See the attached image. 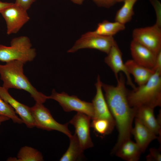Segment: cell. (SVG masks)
<instances>
[{
  "label": "cell",
  "instance_id": "18",
  "mask_svg": "<svg viewBox=\"0 0 161 161\" xmlns=\"http://www.w3.org/2000/svg\"><path fill=\"white\" fill-rule=\"evenodd\" d=\"M118 157L127 161H138L142 153L138 145L131 139L124 142L114 153Z\"/></svg>",
  "mask_w": 161,
  "mask_h": 161
},
{
  "label": "cell",
  "instance_id": "15",
  "mask_svg": "<svg viewBox=\"0 0 161 161\" xmlns=\"http://www.w3.org/2000/svg\"><path fill=\"white\" fill-rule=\"evenodd\" d=\"M136 109L135 118L137 119L156 135H159L158 140L161 137V112L155 118L154 112V108L142 106Z\"/></svg>",
  "mask_w": 161,
  "mask_h": 161
},
{
  "label": "cell",
  "instance_id": "3",
  "mask_svg": "<svg viewBox=\"0 0 161 161\" xmlns=\"http://www.w3.org/2000/svg\"><path fill=\"white\" fill-rule=\"evenodd\" d=\"M127 98L130 106L134 108L161 106V72H155L146 83L128 91Z\"/></svg>",
  "mask_w": 161,
  "mask_h": 161
},
{
  "label": "cell",
  "instance_id": "11",
  "mask_svg": "<svg viewBox=\"0 0 161 161\" xmlns=\"http://www.w3.org/2000/svg\"><path fill=\"white\" fill-rule=\"evenodd\" d=\"M104 61L113 72L117 80L118 78L119 73L122 72L126 77V83L133 89L136 87L123 61L122 53L116 41L107 54Z\"/></svg>",
  "mask_w": 161,
  "mask_h": 161
},
{
  "label": "cell",
  "instance_id": "14",
  "mask_svg": "<svg viewBox=\"0 0 161 161\" xmlns=\"http://www.w3.org/2000/svg\"><path fill=\"white\" fill-rule=\"evenodd\" d=\"M130 50L132 59L136 63L151 69L154 67L157 54L133 40L131 43Z\"/></svg>",
  "mask_w": 161,
  "mask_h": 161
},
{
  "label": "cell",
  "instance_id": "13",
  "mask_svg": "<svg viewBox=\"0 0 161 161\" xmlns=\"http://www.w3.org/2000/svg\"><path fill=\"white\" fill-rule=\"evenodd\" d=\"M8 90L0 86V97L13 108L27 127L32 128L35 127L30 107L15 99L10 95Z\"/></svg>",
  "mask_w": 161,
  "mask_h": 161
},
{
  "label": "cell",
  "instance_id": "28",
  "mask_svg": "<svg viewBox=\"0 0 161 161\" xmlns=\"http://www.w3.org/2000/svg\"><path fill=\"white\" fill-rule=\"evenodd\" d=\"M36 0H16L14 3L27 11Z\"/></svg>",
  "mask_w": 161,
  "mask_h": 161
},
{
  "label": "cell",
  "instance_id": "24",
  "mask_svg": "<svg viewBox=\"0 0 161 161\" xmlns=\"http://www.w3.org/2000/svg\"><path fill=\"white\" fill-rule=\"evenodd\" d=\"M16 114L13 108L0 97V116H7L15 123H23L22 120Z\"/></svg>",
  "mask_w": 161,
  "mask_h": 161
},
{
  "label": "cell",
  "instance_id": "2",
  "mask_svg": "<svg viewBox=\"0 0 161 161\" xmlns=\"http://www.w3.org/2000/svg\"><path fill=\"white\" fill-rule=\"evenodd\" d=\"M24 64L21 61H13L0 64V79L2 86L8 90L14 88L24 90L30 94L35 101L44 103L48 99L47 96L38 92L31 84L24 73Z\"/></svg>",
  "mask_w": 161,
  "mask_h": 161
},
{
  "label": "cell",
  "instance_id": "32",
  "mask_svg": "<svg viewBox=\"0 0 161 161\" xmlns=\"http://www.w3.org/2000/svg\"><path fill=\"white\" fill-rule=\"evenodd\" d=\"M75 4L80 5L82 4L84 0H70Z\"/></svg>",
  "mask_w": 161,
  "mask_h": 161
},
{
  "label": "cell",
  "instance_id": "25",
  "mask_svg": "<svg viewBox=\"0 0 161 161\" xmlns=\"http://www.w3.org/2000/svg\"><path fill=\"white\" fill-rule=\"evenodd\" d=\"M147 161H161V150L160 148H151L149 150V153L146 157Z\"/></svg>",
  "mask_w": 161,
  "mask_h": 161
},
{
  "label": "cell",
  "instance_id": "7",
  "mask_svg": "<svg viewBox=\"0 0 161 161\" xmlns=\"http://www.w3.org/2000/svg\"><path fill=\"white\" fill-rule=\"evenodd\" d=\"M115 41L113 37L89 32L83 35L67 52L74 53L80 49L88 48L97 49L107 54Z\"/></svg>",
  "mask_w": 161,
  "mask_h": 161
},
{
  "label": "cell",
  "instance_id": "1",
  "mask_svg": "<svg viewBox=\"0 0 161 161\" xmlns=\"http://www.w3.org/2000/svg\"><path fill=\"white\" fill-rule=\"evenodd\" d=\"M117 84L114 86L102 82L104 97L110 111L114 119L118 132L117 142L112 150L114 153L125 141L130 139L132 124L135 118L136 109L129 103L128 91L126 86V79L120 73Z\"/></svg>",
  "mask_w": 161,
  "mask_h": 161
},
{
  "label": "cell",
  "instance_id": "22",
  "mask_svg": "<svg viewBox=\"0 0 161 161\" xmlns=\"http://www.w3.org/2000/svg\"><path fill=\"white\" fill-rule=\"evenodd\" d=\"M137 0H124L123 5L116 14L115 21L124 24L130 21L134 15V6Z\"/></svg>",
  "mask_w": 161,
  "mask_h": 161
},
{
  "label": "cell",
  "instance_id": "6",
  "mask_svg": "<svg viewBox=\"0 0 161 161\" xmlns=\"http://www.w3.org/2000/svg\"><path fill=\"white\" fill-rule=\"evenodd\" d=\"M48 98L57 101L66 112L75 111L82 113L90 117L91 119L94 116L92 103L82 100L76 96L70 95L64 92L58 93L53 89Z\"/></svg>",
  "mask_w": 161,
  "mask_h": 161
},
{
  "label": "cell",
  "instance_id": "31",
  "mask_svg": "<svg viewBox=\"0 0 161 161\" xmlns=\"http://www.w3.org/2000/svg\"><path fill=\"white\" fill-rule=\"evenodd\" d=\"M10 119L5 116H0V124L2 123L9 120Z\"/></svg>",
  "mask_w": 161,
  "mask_h": 161
},
{
  "label": "cell",
  "instance_id": "23",
  "mask_svg": "<svg viewBox=\"0 0 161 161\" xmlns=\"http://www.w3.org/2000/svg\"><path fill=\"white\" fill-rule=\"evenodd\" d=\"M92 120L91 127L95 131L101 135H104L110 134L115 126L106 119L95 118Z\"/></svg>",
  "mask_w": 161,
  "mask_h": 161
},
{
  "label": "cell",
  "instance_id": "10",
  "mask_svg": "<svg viewBox=\"0 0 161 161\" xmlns=\"http://www.w3.org/2000/svg\"><path fill=\"white\" fill-rule=\"evenodd\" d=\"M91 119V117L86 114L77 112L68 122L75 127V134L84 150L92 148L94 145L90 134Z\"/></svg>",
  "mask_w": 161,
  "mask_h": 161
},
{
  "label": "cell",
  "instance_id": "27",
  "mask_svg": "<svg viewBox=\"0 0 161 161\" xmlns=\"http://www.w3.org/2000/svg\"><path fill=\"white\" fill-rule=\"evenodd\" d=\"M156 11L157 21L155 24L161 27V4L158 0H150Z\"/></svg>",
  "mask_w": 161,
  "mask_h": 161
},
{
  "label": "cell",
  "instance_id": "33",
  "mask_svg": "<svg viewBox=\"0 0 161 161\" xmlns=\"http://www.w3.org/2000/svg\"></svg>",
  "mask_w": 161,
  "mask_h": 161
},
{
  "label": "cell",
  "instance_id": "17",
  "mask_svg": "<svg viewBox=\"0 0 161 161\" xmlns=\"http://www.w3.org/2000/svg\"><path fill=\"white\" fill-rule=\"evenodd\" d=\"M125 64L128 72L133 76L138 86L146 83L155 72L151 69L137 64L132 59L128 60Z\"/></svg>",
  "mask_w": 161,
  "mask_h": 161
},
{
  "label": "cell",
  "instance_id": "8",
  "mask_svg": "<svg viewBox=\"0 0 161 161\" xmlns=\"http://www.w3.org/2000/svg\"><path fill=\"white\" fill-rule=\"evenodd\" d=\"M161 27L154 25L134 29L133 40L157 54L161 50Z\"/></svg>",
  "mask_w": 161,
  "mask_h": 161
},
{
  "label": "cell",
  "instance_id": "12",
  "mask_svg": "<svg viewBox=\"0 0 161 161\" xmlns=\"http://www.w3.org/2000/svg\"><path fill=\"white\" fill-rule=\"evenodd\" d=\"M102 82L100 77L98 75L95 84L96 93L92 102L94 110V116L92 119H106L115 126V121L110 111L103 93Z\"/></svg>",
  "mask_w": 161,
  "mask_h": 161
},
{
  "label": "cell",
  "instance_id": "20",
  "mask_svg": "<svg viewBox=\"0 0 161 161\" xmlns=\"http://www.w3.org/2000/svg\"><path fill=\"white\" fill-rule=\"evenodd\" d=\"M125 28V24L118 22H111L105 20L98 23L96 30L92 32L101 35L113 37Z\"/></svg>",
  "mask_w": 161,
  "mask_h": 161
},
{
  "label": "cell",
  "instance_id": "29",
  "mask_svg": "<svg viewBox=\"0 0 161 161\" xmlns=\"http://www.w3.org/2000/svg\"><path fill=\"white\" fill-rule=\"evenodd\" d=\"M151 69L154 72H161V50L157 54L155 65Z\"/></svg>",
  "mask_w": 161,
  "mask_h": 161
},
{
  "label": "cell",
  "instance_id": "16",
  "mask_svg": "<svg viewBox=\"0 0 161 161\" xmlns=\"http://www.w3.org/2000/svg\"><path fill=\"white\" fill-rule=\"evenodd\" d=\"M134 118V126L132 128L131 134L134 136L136 143L143 153L151 141L158 139L159 137L138 119Z\"/></svg>",
  "mask_w": 161,
  "mask_h": 161
},
{
  "label": "cell",
  "instance_id": "26",
  "mask_svg": "<svg viewBox=\"0 0 161 161\" xmlns=\"http://www.w3.org/2000/svg\"><path fill=\"white\" fill-rule=\"evenodd\" d=\"M99 7L109 8L116 3L123 2V0H92Z\"/></svg>",
  "mask_w": 161,
  "mask_h": 161
},
{
  "label": "cell",
  "instance_id": "30",
  "mask_svg": "<svg viewBox=\"0 0 161 161\" xmlns=\"http://www.w3.org/2000/svg\"><path fill=\"white\" fill-rule=\"evenodd\" d=\"M13 3L4 2L0 1V12L6 7L11 5Z\"/></svg>",
  "mask_w": 161,
  "mask_h": 161
},
{
  "label": "cell",
  "instance_id": "4",
  "mask_svg": "<svg viewBox=\"0 0 161 161\" xmlns=\"http://www.w3.org/2000/svg\"><path fill=\"white\" fill-rule=\"evenodd\" d=\"M36 55L35 49L32 47L30 38L26 36L14 38L10 46L0 44V61L1 62L18 61L25 64L33 61Z\"/></svg>",
  "mask_w": 161,
  "mask_h": 161
},
{
  "label": "cell",
  "instance_id": "5",
  "mask_svg": "<svg viewBox=\"0 0 161 161\" xmlns=\"http://www.w3.org/2000/svg\"><path fill=\"white\" fill-rule=\"evenodd\" d=\"M30 108L35 127L48 131L55 130L60 131L69 137L72 136L68 128L69 123L61 124L58 122L53 117L49 109L43 104L35 102Z\"/></svg>",
  "mask_w": 161,
  "mask_h": 161
},
{
  "label": "cell",
  "instance_id": "21",
  "mask_svg": "<svg viewBox=\"0 0 161 161\" xmlns=\"http://www.w3.org/2000/svg\"><path fill=\"white\" fill-rule=\"evenodd\" d=\"M8 161H42L44 160L41 153L31 147L25 146L19 151L17 157H9Z\"/></svg>",
  "mask_w": 161,
  "mask_h": 161
},
{
  "label": "cell",
  "instance_id": "19",
  "mask_svg": "<svg viewBox=\"0 0 161 161\" xmlns=\"http://www.w3.org/2000/svg\"><path fill=\"white\" fill-rule=\"evenodd\" d=\"M69 138L70 143L69 147L59 161H75L81 160L83 157L84 150L77 136L75 134Z\"/></svg>",
  "mask_w": 161,
  "mask_h": 161
},
{
  "label": "cell",
  "instance_id": "9",
  "mask_svg": "<svg viewBox=\"0 0 161 161\" xmlns=\"http://www.w3.org/2000/svg\"><path fill=\"white\" fill-rule=\"evenodd\" d=\"M0 13L5 21L8 35L18 32L30 19L27 11L15 3L3 10Z\"/></svg>",
  "mask_w": 161,
  "mask_h": 161
}]
</instances>
